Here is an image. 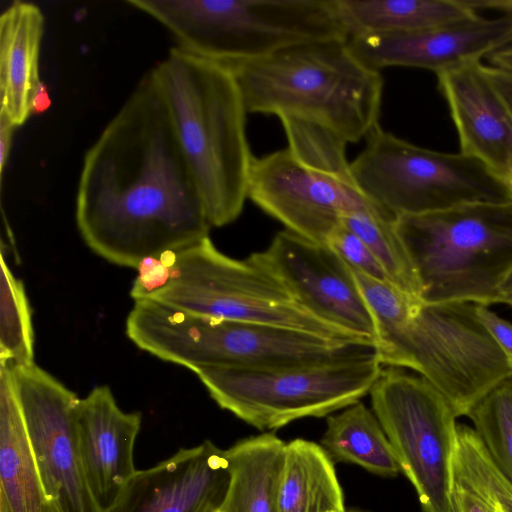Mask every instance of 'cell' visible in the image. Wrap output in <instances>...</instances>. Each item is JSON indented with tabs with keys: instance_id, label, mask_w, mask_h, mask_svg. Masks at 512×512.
<instances>
[{
	"instance_id": "cell-28",
	"label": "cell",
	"mask_w": 512,
	"mask_h": 512,
	"mask_svg": "<svg viewBox=\"0 0 512 512\" xmlns=\"http://www.w3.org/2000/svg\"><path fill=\"white\" fill-rule=\"evenodd\" d=\"M466 416L497 468L512 483V377L488 391Z\"/></svg>"
},
{
	"instance_id": "cell-6",
	"label": "cell",
	"mask_w": 512,
	"mask_h": 512,
	"mask_svg": "<svg viewBox=\"0 0 512 512\" xmlns=\"http://www.w3.org/2000/svg\"><path fill=\"white\" fill-rule=\"evenodd\" d=\"M176 47L224 64L312 41L348 39L335 0H127Z\"/></svg>"
},
{
	"instance_id": "cell-25",
	"label": "cell",
	"mask_w": 512,
	"mask_h": 512,
	"mask_svg": "<svg viewBox=\"0 0 512 512\" xmlns=\"http://www.w3.org/2000/svg\"><path fill=\"white\" fill-rule=\"evenodd\" d=\"M394 220L379 210H360L344 216L342 223L370 248L393 285L420 298L421 286Z\"/></svg>"
},
{
	"instance_id": "cell-29",
	"label": "cell",
	"mask_w": 512,
	"mask_h": 512,
	"mask_svg": "<svg viewBox=\"0 0 512 512\" xmlns=\"http://www.w3.org/2000/svg\"><path fill=\"white\" fill-rule=\"evenodd\" d=\"M326 244L352 270L380 281L390 282L384 268L370 248L343 223L332 232Z\"/></svg>"
},
{
	"instance_id": "cell-38",
	"label": "cell",
	"mask_w": 512,
	"mask_h": 512,
	"mask_svg": "<svg viewBox=\"0 0 512 512\" xmlns=\"http://www.w3.org/2000/svg\"><path fill=\"white\" fill-rule=\"evenodd\" d=\"M347 512H370V511L363 510V509L356 508V507H351V508L347 509Z\"/></svg>"
},
{
	"instance_id": "cell-16",
	"label": "cell",
	"mask_w": 512,
	"mask_h": 512,
	"mask_svg": "<svg viewBox=\"0 0 512 512\" xmlns=\"http://www.w3.org/2000/svg\"><path fill=\"white\" fill-rule=\"evenodd\" d=\"M230 482L225 450L205 440L137 470L107 512H219Z\"/></svg>"
},
{
	"instance_id": "cell-17",
	"label": "cell",
	"mask_w": 512,
	"mask_h": 512,
	"mask_svg": "<svg viewBox=\"0 0 512 512\" xmlns=\"http://www.w3.org/2000/svg\"><path fill=\"white\" fill-rule=\"evenodd\" d=\"M142 422L139 412H124L108 386L94 388L80 399L76 433L92 496L107 512L128 480L137 472L134 445Z\"/></svg>"
},
{
	"instance_id": "cell-32",
	"label": "cell",
	"mask_w": 512,
	"mask_h": 512,
	"mask_svg": "<svg viewBox=\"0 0 512 512\" xmlns=\"http://www.w3.org/2000/svg\"><path fill=\"white\" fill-rule=\"evenodd\" d=\"M483 71L512 115V73L484 65Z\"/></svg>"
},
{
	"instance_id": "cell-13",
	"label": "cell",
	"mask_w": 512,
	"mask_h": 512,
	"mask_svg": "<svg viewBox=\"0 0 512 512\" xmlns=\"http://www.w3.org/2000/svg\"><path fill=\"white\" fill-rule=\"evenodd\" d=\"M247 199L287 230L322 244L342 224L344 216L360 210L381 211L364 196L353 178L314 168L288 147L253 157Z\"/></svg>"
},
{
	"instance_id": "cell-4",
	"label": "cell",
	"mask_w": 512,
	"mask_h": 512,
	"mask_svg": "<svg viewBox=\"0 0 512 512\" xmlns=\"http://www.w3.org/2000/svg\"><path fill=\"white\" fill-rule=\"evenodd\" d=\"M141 350L190 369H270L379 357L369 340H339L262 323L190 314L139 300L126 320Z\"/></svg>"
},
{
	"instance_id": "cell-27",
	"label": "cell",
	"mask_w": 512,
	"mask_h": 512,
	"mask_svg": "<svg viewBox=\"0 0 512 512\" xmlns=\"http://www.w3.org/2000/svg\"><path fill=\"white\" fill-rule=\"evenodd\" d=\"M454 481L478 494L496 512H512V483L497 468L475 430L457 427Z\"/></svg>"
},
{
	"instance_id": "cell-18",
	"label": "cell",
	"mask_w": 512,
	"mask_h": 512,
	"mask_svg": "<svg viewBox=\"0 0 512 512\" xmlns=\"http://www.w3.org/2000/svg\"><path fill=\"white\" fill-rule=\"evenodd\" d=\"M456 127L461 153L505 180L512 173V115L480 62L437 74Z\"/></svg>"
},
{
	"instance_id": "cell-39",
	"label": "cell",
	"mask_w": 512,
	"mask_h": 512,
	"mask_svg": "<svg viewBox=\"0 0 512 512\" xmlns=\"http://www.w3.org/2000/svg\"><path fill=\"white\" fill-rule=\"evenodd\" d=\"M220 512V511H219Z\"/></svg>"
},
{
	"instance_id": "cell-24",
	"label": "cell",
	"mask_w": 512,
	"mask_h": 512,
	"mask_svg": "<svg viewBox=\"0 0 512 512\" xmlns=\"http://www.w3.org/2000/svg\"><path fill=\"white\" fill-rule=\"evenodd\" d=\"M326 424L320 445L334 463L355 464L385 478L398 475L391 444L373 411L362 402L329 415Z\"/></svg>"
},
{
	"instance_id": "cell-1",
	"label": "cell",
	"mask_w": 512,
	"mask_h": 512,
	"mask_svg": "<svg viewBox=\"0 0 512 512\" xmlns=\"http://www.w3.org/2000/svg\"><path fill=\"white\" fill-rule=\"evenodd\" d=\"M75 219L94 253L135 269L148 257L209 236L202 199L151 70L85 153Z\"/></svg>"
},
{
	"instance_id": "cell-8",
	"label": "cell",
	"mask_w": 512,
	"mask_h": 512,
	"mask_svg": "<svg viewBox=\"0 0 512 512\" xmlns=\"http://www.w3.org/2000/svg\"><path fill=\"white\" fill-rule=\"evenodd\" d=\"M164 275L149 297L204 317L269 324L339 340L353 338L305 311L284 286L248 258L219 251L208 237L161 254Z\"/></svg>"
},
{
	"instance_id": "cell-9",
	"label": "cell",
	"mask_w": 512,
	"mask_h": 512,
	"mask_svg": "<svg viewBox=\"0 0 512 512\" xmlns=\"http://www.w3.org/2000/svg\"><path fill=\"white\" fill-rule=\"evenodd\" d=\"M350 167L364 196L393 219L467 203L512 201L505 181L481 161L418 147L380 126Z\"/></svg>"
},
{
	"instance_id": "cell-11",
	"label": "cell",
	"mask_w": 512,
	"mask_h": 512,
	"mask_svg": "<svg viewBox=\"0 0 512 512\" xmlns=\"http://www.w3.org/2000/svg\"><path fill=\"white\" fill-rule=\"evenodd\" d=\"M369 394L421 511L450 512L458 424L448 401L423 377L396 367L383 369Z\"/></svg>"
},
{
	"instance_id": "cell-23",
	"label": "cell",
	"mask_w": 512,
	"mask_h": 512,
	"mask_svg": "<svg viewBox=\"0 0 512 512\" xmlns=\"http://www.w3.org/2000/svg\"><path fill=\"white\" fill-rule=\"evenodd\" d=\"M349 37L413 32L476 15L463 0H335Z\"/></svg>"
},
{
	"instance_id": "cell-12",
	"label": "cell",
	"mask_w": 512,
	"mask_h": 512,
	"mask_svg": "<svg viewBox=\"0 0 512 512\" xmlns=\"http://www.w3.org/2000/svg\"><path fill=\"white\" fill-rule=\"evenodd\" d=\"M9 367L54 512H101L88 486L78 446L76 411L80 398L35 363Z\"/></svg>"
},
{
	"instance_id": "cell-7",
	"label": "cell",
	"mask_w": 512,
	"mask_h": 512,
	"mask_svg": "<svg viewBox=\"0 0 512 512\" xmlns=\"http://www.w3.org/2000/svg\"><path fill=\"white\" fill-rule=\"evenodd\" d=\"M382 365L413 370L448 401L457 417L512 377L510 364L467 302L425 303L383 331Z\"/></svg>"
},
{
	"instance_id": "cell-22",
	"label": "cell",
	"mask_w": 512,
	"mask_h": 512,
	"mask_svg": "<svg viewBox=\"0 0 512 512\" xmlns=\"http://www.w3.org/2000/svg\"><path fill=\"white\" fill-rule=\"evenodd\" d=\"M279 506L280 512H347L335 463L320 444L286 443Z\"/></svg>"
},
{
	"instance_id": "cell-34",
	"label": "cell",
	"mask_w": 512,
	"mask_h": 512,
	"mask_svg": "<svg viewBox=\"0 0 512 512\" xmlns=\"http://www.w3.org/2000/svg\"><path fill=\"white\" fill-rule=\"evenodd\" d=\"M493 67L512 73V43L487 56Z\"/></svg>"
},
{
	"instance_id": "cell-5",
	"label": "cell",
	"mask_w": 512,
	"mask_h": 512,
	"mask_svg": "<svg viewBox=\"0 0 512 512\" xmlns=\"http://www.w3.org/2000/svg\"><path fill=\"white\" fill-rule=\"evenodd\" d=\"M425 303L488 306L512 272V201L475 202L394 220Z\"/></svg>"
},
{
	"instance_id": "cell-14",
	"label": "cell",
	"mask_w": 512,
	"mask_h": 512,
	"mask_svg": "<svg viewBox=\"0 0 512 512\" xmlns=\"http://www.w3.org/2000/svg\"><path fill=\"white\" fill-rule=\"evenodd\" d=\"M248 259L277 279L309 314L378 347L377 324L354 272L327 244L286 229Z\"/></svg>"
},
{
	"instance_id": "cell-31",
	"label": "cell",
	"mask_w": 512,
	"mask_h": 512,
	"mask_svg": "<svg viewBox=\"0 0 512 512\" xmlns=\"http://www.w3.org/2000/svg\"><path fill=\"white\" fill-rule=\"evenodd\" d=\"M450 512H496V510L478 494L454 481Z\"/></svg>"
},
{
	"instance_id": "cell-33",
	"label": "cell",
	"mask_w": 512,
	"mask_h": 512,
	"mask_svg": "<svg viewBox=\"0 0 512 512\" xmlns=\"http://www.w3.org/2000/svg\"><path fill=\"white\" fill-rule=\"evenodd\" d=\"M15 127L5 116L0 114V177L3 179L4 170L9 162Z\"/></svg>"
},
{
	"instance_id": "cell-15",
	"label": "cell",
	"mask_w": 512,
	"mask_h": 512,
	"mask_svg": "<svg viewBox=\"0 0 512 512\" xmlns=\"http://www.w3.org/2000/svg\"><path fill=\"white\" fill-rule=\"evenodd\" d=\"M512 43V14L496 19L478 14L413 32L362 34L348 38L369 67H415L436 74L470 63Z\"/></svg>"
},
{
	"instance_id": "cell-10",
	"label": "cell",
	"mask_w": 512,
	"mask_h": 512,
	"mask_svg": "<svg viewBox=\"0 0 512 512\" xmlns=\"http://www.w3.org/2000/svg\"><path fill=\"white\" fill-rule=\"evenodd\" d=\"M378 357L270 369L193 371L224 410L261 431L324 417L369 394L382 372Z\"/></svg>"
},
{
	"instance_id": "cell-36",
	"label": "cell",
	"mask_w": 512,
	"mask_h": 512,
	"mask_svg": "<svg viewBox=\"0 0 512 512\" xmlns=\"http://www.w3.org/2000/svg\"><path fill=\"white\" fill-rule=\"evenodd\" d=\"M498 303L512 306V272L501 285L498 293Z\"/></svg>"
},
{
	"instance_id": "cell-2",
	"label": "cell",
	"mask_w": 512,
	"mask_h": 512,
	"mask_svg": "<svg viewBox=\"0 0 512 512\" xmlns=\"http://www.w3.org/2000/svg\"><path fill=\"white\" fill-rule=\"evenodd\" d=\"M151 72L211 226L232 223L247 199L253 155L232 69L178 47Z\"/></svg>"
},
{
	"instance_id": "cell-20",
	"label": "cell",
	"mask_w": 512,
	"mask_h": 512,
	"mask_svg": "<svg viewBox=\"0 0 512 512\" xmlns=\"http://www.w3.org/2000/svg\"><path fill=\"white\" fill-rule=\"evenodd\" d=\"M0 512H54L44 491L16 395L0 363Z\"/></svg>"
},
{
	"instance_id": "cell-19",
	"label": "cell",
	"mask_w": 512,
	"mask_h": 512,
	"mask_svg": "<svg viewBox=\"0 0 512 512\" xmlns=\"http://www.w3.org/2000/svg\"><path fill=\"white\" fill-rule=\"evenodd\" d=\"M43 32V13L33 3L14 1L0 15V114L15 127L33 115Z\"/></svg>"
},
{
	"instance_id": "cell-21",
	"label": "cell",
	"mask_w": 512,
	"mask_h": 512,
	"mask_svg": "<svg viewBox=\"0 0 512 512\" xmlns=\"http://www.w3.org/2000/svg\"><path fill=\"white\" fill-rule=\"evenodd\" d=\"M285 447L282 439L266 432L225 450L231 482L220 512H280Z\"/></svg>"
},
{
	"instance_id": "cell-35",
	"label": "cell",
	"mask_w": 512,
	"mask_h": 512,
	"mask_svg": "<svg viewBox=\"0 0 512 512\" xmlns=\"http://www.w3.org/2000/svg\"><path fill=\"white\" fill-rule=\"evenodd\" d=\"M51 106V98L47 86L41 81L32 102V114H41Z\"/></svg>"
},
{
	"instance_id": "cell-30",
	"label": "cell",
	"mask_w": 512,
	"mask_h": 512,
	"mask_svg": "<svg viewBox=\"0 0 512 512\" xmlns=\"http://www.w3.org/2000/svg\"><path fill=\"white\" fill-rule=\"evenodd\" d=\"M475 314L505 354L512 370V324L485 305L475 304Z\"/></svg>"
},
{
	"instance_id": "cell-3",
	"label": "cell",
	"mask_w": 512,
	"mask_h": 512,
	"mask_svg": "<svg viewBox=\"0 0 512 512\" xmlns=\"http://www.w3.org/2000/svg\"><path fill=\"white\" fill-rule=\"evenodd\" d=\"M226 65L248 113L312 124L346 144L379 126L382 75L354 54L348 39L300 43Z\"/></svg>"
},
{
	"instance_id": "cell-26",
	"label": "cell",
	"mask_w": 512,
	"mask_h": 512,
	"mask_svg": "<svg viewBox=\"0 0 512 512\" xmlns=\"http://www.w3.org/2000/svg\"><path fill=\"white\" fill-rule=\"evenodd\" d=\"M0 363L11 367L34 364L31 309L23 282L0 256Z\"/></svg>"
},
{
	"instance_id": "cell-37",
	"label": "cell",
	"mask_w": 512,
	"mask_h": 512,
	"mask_svg": "<svg viewBox=\"0 0 512 512\" xmlns=\"http://www.w3.org/2000/svg\"><path fill=\"white\" fill-rule=\"evenodd\" d=\"M512 196V173L504 180Z\"/></svg>"
}]
</instances>
